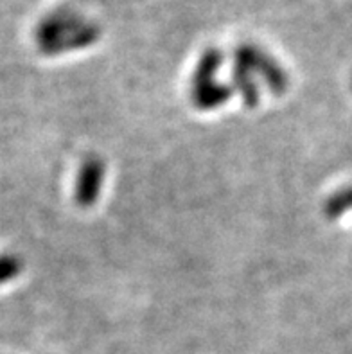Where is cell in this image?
Listing matches in <instances>:
<instances>
[{
	"mask_svg": "<svg viewBox=\"0 0 352 354\" xmlns=\"http://www.w3.org/2000/svg\"><path fill=\"white\" fill-rule=\"evenodd\" d=\"M352 207V189H349V191H345V193L338 194V196L333 200V202L329 203V209L333 214H340V212L347 211V209H351Z\"/></svg>",
	"mask_w": 352,
	"mask_h": 354,
	"instance_id": "1",
	"label": "cell"
}]
</instances>
